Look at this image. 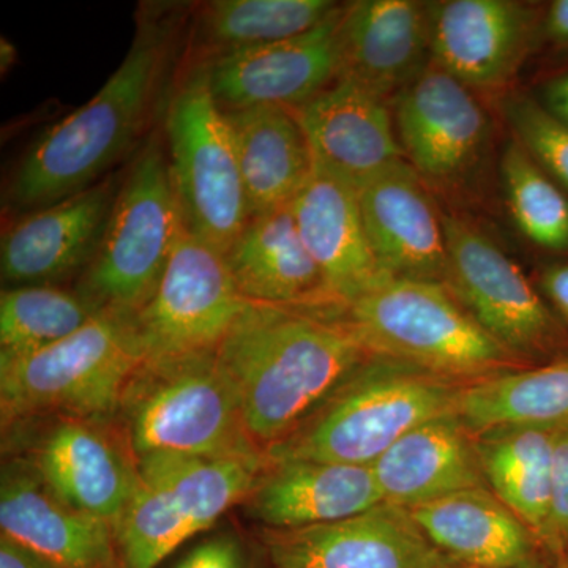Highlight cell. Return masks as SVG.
Returning a JSON list of instances; mask_svg holds the SVG:
<instances>
[{
	"instance_id": "277c9868",
	"label": "cell",
	"mask_w": 568,
	"mask_h": 568,
	"mask_svg": "<svg viewBox=\"0 0 568 568\" xmlns=\"http://www.w3.org/2000/svg\"><path fill=\"white\" fill-rule=\"evenodd\" d=\"M465 386L420 366L372 354L293 435L265 452L267 462L372 466L410 429L457 413Z\"/></svg>"
},
{
	"instance_id": "8fae6325",
	"label": "cell",
	"mask_w": 568,
	"mask_h": 568,
	"mask_svg": "<svg viewBox=\"0 0 568 568\" xmlns=\"http://www.w3.org/2000/svg\"><path fill=\"white\" fill-rule=\"evenodd\" d=\"M274 568H458L407 508L377 506L324 525L264 529Z\"/></svg>"
},
{
	"instance_id": "b9f144b4",
	"label": "cell",
	"mask_w": 568,
	"mask_h": 568,
	"mask_svg": "<svg viewBox=\"0 0 568 568\" xmlns=\"http://www.w3.org/2000/svg\"><path fill=\"white\" fill-rule=\"evenodd\" d=\"M547 568H568V551L567 548L560 549L555 552V560H552Z\"/></svg>"
},
{
	"instance_id": "5b68a950",
	"label": "cell",
	"mask_w": 568,
	"mask_h": 568,
	"mask_svg": "<svg viewBox=\"0 0 568 568\" xmlns=\"http://www.w3.org/2000/svg\"><path fill=\"white\" fill-rule=\"evenodd\" d=\"M144 361L136 313L102 310L47 349L0 355L2 424L37 416L111 420Z\"/></svg>"
},
{
	"instance_id": "44dd1931",
	"label": "cell",
	"mask_w": 568,
	"mask_h": 568,
	"mask_svg": "<svg viewBox=\"0 0 568 568\" xmlns=\"http://www.w3.org/2000/svg\"><path fill=\"white\" fill-rule=\"evenodd\" d=\"M267 529L339 521L384 503L372 466L316 459L267 462L245 500Z\"/></svg>"
},
{
	"instance_id": "83f0119b",
	"label": "cell",
	"mask_w": 568,
	"mask_h": 568,
	"mask_svg": "<svg viewBox=\"0 0 568 568\" xmlns=\"http://www.w3.org/2000/svg\"><path fill=\"white\" fill-rule=\"evenodd\" d=\"M559 429L497 428L474 436L487 487L548 551L552 450Z\"/></svg>"
},
{
	"instance_id": "8992f818",
	"label": "cell",
	"mask_w": 568,
	"mask_h": 568,
	"mask_svg": "<svg viewBox=\"0 0 568 568\" xmlns=\"http://www.w3.org/2000/svg\"><path fill=\"white\" fill-rule=\"evenodd\" d=\"M343 316L368 353L463 384L518 368L521 361L443 283L388 278L343 306Z\"/></svg>"
},
{
	"instance_id": "7bdbcfd3",
	"label": "cell",
	"mask_w": 568,
	"mask_h": 568,
	"mask_svg": "<svg viewBox=\"0 0 568 568\" xmlns=\"http://www.w3.org/2000/svg\"><path fill=\"white\" fill-rule=\"evenodd\" d=\"M458 568H473V567H458Z\"/></svg>"
},
{
	"instance_id": "9a60e30c",
	"label": "cell",
	"mask_w": 568,
	"mask_h": 568,
	"mask_svg": "<svg viewBox=\"0 0 568 568\" xmlns=\"http://www.w3.org/2000/svg\"><path fill=\"white\" fill-rule=\"evenodd\" d=\"M433 63L473 91H499L517 77L537 31L536 11L514 0L426 3Z\"/></svg>"
},
{
	"instance_id": "74e56055",
	"label": "cell",
	"mask_w": 568,
	"mask_h": 568,
	"mask_svg": "<svg viewBox=\"0 0 568 568\" xmlns=\"http://www.w3.org/2000/svg\"><path fill=\"white\" fill-rule=\"evenodd\" d=\"M544 290L549 301L568 320V264L552 265L545 272Z\"/></svg>"
},
{
	"instance_id": "d6a6232c",
	"label": "cell",
	"mask_w": 568,
	"mask_h": 568,
	"mask_svg": "<svg viewBox=\"0 0 568 568\" xmlns=\"http://www.w3.org/2000/svg\"><path fill=\"white\" fill-rule=\"evenodd\" d=\"M196 534L174 500L142 476L114 526L123 568H156Z\"/></svg>"
},
{
	"instance_id": "52a82bcc",
	"label": "cell",
	"mask_w": 568,
	"mask_h": 568,
	"mask_svg": "<svg viewBox=\"0 0 568 568\" xmlns=\"http://www.w3.org/2000/svg\"><path fill=\"white\" fill-rule=\"evenodd\" d=\"M185 227L162 142L138 153L92 263L77 291L99 310L140 313L151 301Z\"/></svg>"
},
{
	"instance_id": "1f68e13d",
	"label": "cell",
	"mask_w": 568,
	"mask_h": 568,
	"mask_svg": "<svg viewBox=\"0 0 568 568\" xmlns=\"http://www.w3.org/2000/svg\"><path fill=\"white\" fill-rule=\"evenodd\" d=\"M504 190L514 222L532 244L568 252V196L523 149L507 145L500 162Z\"/></svg>"
},
{
	"instance_id": "5bb4252c",
	"label": "cell",
	"mask_w": 568,
	"mask_h": 568,
	"mask_svg": "<svg viewBox=\"0 0 568 568\" xmlns=\"http://www.w3.org/2000/svg\"><path fill=\"white\" fill-rule=\"evenodd\" d=\"M312 153L313 166L361 190L405 162L387 99L353 78L338 77L293 110Z\"/></svg>"
},
{
	"instance_id": "2e32d148",
	"label": "cell",
	"mask_w": 568,
	"mask_h": 568,
	"mask_svg": "<svg viewBox=\"0 0 568 568\" xmlns=\"http://www.w3.org/2000/svg\"><path fill=\"white\" fill-rule=\"evenodd\" d=\"M119 186L110 175L11 224L0 246L3 283L51 284L84 272L102 244Z\"/></svg>"
},
{
	"instance_id": "f1b7e54d",
	"label": "cell",
	"mask_w": 568,
	"mask_h": 568,
	"mask_svg": "<svg viewBox=\"0 0 568 568\" xmlns=\"http://www.w3.org/2000/svg\"><path fill=\"white\" fill-rule=\"evenodd\" d=\"M138 466L142 478L163 489L200 534L246 500L267 459L153 454L138 459Z\"/></svg>"
},
{
	"instance_id": "f35d334b",
	"label": "cell",
	"mask_w": 568,
	"mask_h": 568,
	"mask_svg": "<svg viewBox=\"0 0 568 568\" xmlns=\"http://www.w3.org/2000/svg\"><path fill=\"white\" fill-rule=\"evenodd\" d=\"M544 32L558 47H568V0H556L544 18Z\"/></svg>"
},
{
	"instance_id": "d4e9b609",
	"label": "cell",
	"mask_w": 568,
	"mask_h": 568,
	"mask_svg": "<svg viewBox=\"0 0 568 568\" xmlns=\"http://www.w3.org/2000/svg\"><path fill=\"white\" fill-rule=\"evenodd\" d=\"M224 257L246 302L297 308L342 306L306 250L291 205L250 220Z\"/></svg>"
},
{
	"instance_id": "30bf717a",
	"label": "cell",
	"mask_w": 568,
	"mask_h": 568,
	"mask_svg": "<svg viewBox=\"0 0 568 568\" xmlns=\"http://www.w3.org/2000/svg\"><path fill=\"white\" fill-rule=\"evenodd\" d=\"M245 305L224 254L183 231L155 293L136 313L145 358L219 349Z\"/></svg>"
},
{
	"instance_id": "60d3db41",
	"label": "cell",
	"mask_w": 568,
	"mask_h": 568,
	"mask_svg": "<svg viewBox=\"0 0 568 568\" xmlns=\"http://www.w3.org/2000/svg\"><path fill=\"white\" fill-rule=\"evenodd\" d=\"M0 55H2V59H0L2 61V70L10 69L11 62L14 61V55H17L13 44L2 39V54Z\"/></svg>"
},
{
	"instance_id": "6da1fadb",
	"label": "cell",
	"mask_w": 568,
	"mask_h": 568,
	"mask_svg": "<svg viewBox=\"0 0 568 568\" xmlns=\"http://www.w3.org/2000/svg\"><path fill=\"white\" fill-rule=\"evenodd\" d=\"M250 436L264 452L293 435L372 355L343 306L246 302L216 349Z\"/></svg>"
},
{
	"instance_id": "4fadbf2b",
	"label": "cell",
	"mask_w": 568,
	"mask_h": 568,
	"mask_svg": "<svg viewBox=\"0 0 568 568\" xmlns=\"http://www.w3.org/2000/svg\"><path fill=\"white\" fill-rule=\"evenodd\" d=\"M394 119L405 159L424 182L462 181L487 148V111L473 89L435 63L398 92Z\"/></svg>"
},
{
	"instance_id": "7402d4cb",
	"label": "cell",
	"mask_w": 568,
	"mask_h": 568,
	"mask_svg": "<svg viewBox=\"0 0 568 568\" xmlns=\"http://www.w3.org/2000/svg\"><path fill=\"white\" fill-rule=\"evenodd\" d=\"M339 77L353 78L387 99L426 69L428 6L414 0L349 3L339 21Z\"/></svg>"
},
{
	"instance_id": "484cf974",
	"label": "cell",
	"mask_w": 568,
	"mask_h": 568,
	"mask_svg": "<svg viewBox=\"0 0 568 568\" xmlns=\"http://www.w3.org/2000/svg\"><path fill=\"white\" fill-rule=\"evenodd\" d=\"M223 112L237 153L250 220L293 203L313 171L312 153L294 111L254 106Z\"/></svg>"
},
{
	"instance_id": "e0dca14e",
	"label": "cell",
	"mask_w": 568,
	"mask_h": 568,
	"mask_svg": "<svg viewBox=\"0 0 568 568\" xmlns=\"http://www.w3.org/2000/svg\"><path fill=\"white\" fill-rule=\"evenodd\" d=\"M106 424L58 418L40 440L31 465L62 500L114 529L141 473L125 437L112 435Z\"/></svg>"
},
{
	"instance_id": "ab89813d",
	"label": "cell",
	"mask_w": 568,
	"mask_h": 568,
	"mask_svg": "<svg viewBox=\"0 0 568 568\" xmlns=\"http://www.w3.org/2000/svg\"><path fill=\"white\" fill-rule=\"evenodd\" d=\"M544 99L545 108L568 125V73L548 82Z\"/></svg>"
},
{
	"instance_id": "7c38bea8",
	"label": "cell",
	"mask_w": 568,
	"mask_h": 568,
	"mask_svg": "<svg viewBox=\"0 0 568 568\" xmlns=\"http://www.w3.org/2000/svg\"><path fill=\"white\" fill-rule=\"evenodd\" d=\"M343 7L313 31L293 39L224 52L205 69L223 111L254 106L297 110L335 82L342 70Z\"/></svg>"
},
{
	"instance_id": "3957f363",
	"label": "cell",
	"mask_w": 568,
	"mask_h": 568,
	"mask_svg": "<svg viewBox=\"0 0 568 568\" xmlns=\"http://www.w3.org/2000/svg\"><path fill=\"white\" fill-rule=\"evenodd\" d=\"M118 416L136 459L153 454L267 459L250 436L216 351L145 358L123 390Z\"/></svg>"
},
{
	"instance_id": "9c48e42d",
	"label": "cell",
	"mask_w": 568,
	"mask_h": 568,
	"mask_svg": "<svg viewBox=\"0 0 568 568\" xmlns=\"http://www.w3.org/2000/svg\"><path fill=\"white\" fill-rule=\"evenodd\" d=\"M446 286L493 338L519 358L555 354L566 334L532 284L476 224L443 215Z\"/></svg>"
},
{
	"instance_id": "ba28073f",
	"label": "cell",
	"mask_w": 568,
	"mask_h": 568,
	"mask_svg": "<svg viewBox=\"0 0 568 568\" xmlns=\"http://www.w3.org/2000/svg\"><path fill=\"white\" fill-rule=\"evenodd\" d=\"M166 140L183 227L226 254L250 222V212L233 136L205 70H197L174 93Z\"/></svg>"
},
{
	"instance_id": "4dcf8cb0",
	"label": "cell",
	"mask_w": 568,
	"mask_h": 568,
	"mask_svg": "<svg viewBox=\"0 0 568 568\" xmlns=\"http://www.w3.org/2000/svg\"><path fill=\"white\" fill-rule=\"evenodd\" d=\"M99 312L77 290L52 284L7 287L0 297V355L22 357L47 349L80 331Z\"/></svg>"
},
{
	"instance_id": "836d02e7",
	"label": "cell",
	"mask_w": 568,
	"mask_h": 568,
	"mask_svg": "<svg viewBox=\"0 0 568 568\" xmlns=\"http://www.w3.org/2000/svg\"><path fill=\"white\" fill-rule=\"evenodd\" d=\"M504 111L515 140L532 156L534 162L568 190V125L525 95H514Z\"/></svg>"
},
{
	"instance_id": "ffe728a7",
	"label": "cell",
	"mask_w": 568,
	"mask_h": 568,
	"mask_svg": "<svg viewBox=\"0 0 568 568\" xmlns=\"http://www.w3.org/2000/svg\"><path fill=\"white\" fill-rule=\"evenodd\" d=\"M290 205L302 241L339 305L392 278L369 245L353 186L313 166Z\"/></svg>"
},
{
	"instance_id": "7a4b0ae2",
	"label": "cell",
	"mask_w": 568,
	"mask_h": 568,
	"mask_svg": "<svg viewBox=\"0 0 568 568\" xmlns=\"http://www.w3.org/2000/svg\"><path fill=\"white\" fill-rule=\"evenodd\" d=\"M170 43L168 22H141L132 47L103 88L52 125L22 156L10 182L13 207L37 211L102 181L144 130Z\"/></svg>"
},
{
	"instance_id": "cb8c5ba5",
	"label": "cell",
	"mask_w": 568,
	"mask_h": 568,
	"mask_svg": "<svg viewBox=\"0 0 568 568\" xmlns=\"http://www.w3.org/2000/svg\"><path fill=\"white\" fill-rule=\"evenodd\" d=\"M425 536L473 568H547L536 534L488 487L409 508Z\"/></svg>"
},
{
	"instance_id": "8d00e7d4",
	"label": "cell",
	"mask_w": 568,
	"mask_h": 568,
	"mask_svg": "<svg viewBox=\"0 0 568 568\" xmlns=\"http://www.w3.org/2000/svg\"><path fill=\"white\" fill-rule=\"evenodd\" d=\"M0 568H62L20 541L0 536Z\"/></svg>"
},
{
	"instance_id": "d590c367",
	"label": "cell",
	"mask_w": 568,
	"mask_h": 568,
	"mask_svg": "<svg viewBox=\"0 0 568 568\" xmlns=\"http://www.w3.org/2000/svg\"><path fill=\"white\" fill-rule=\"evenodd\" d=\"M174 568H248L234 537L219 536L193 548Z\"/></svg>"
},
{
	"instance_id": "603a6c76",
	"label": "cell",
	"mask_w": 568,
	"mask_h": 568,
	"mask_svg": "<svg viewBox=\"0 0 568 568\" xmlns=\"http://www.w3.org/2000/svg\"><path fill=\"white\" fill-rule=\"evenodd\" d=\"M384 503L414 508L487 487L476 437L457 413L443 414L407 432L372 465Z\"/></svg>"
},
{
	"instance_id": "4316f807",
	"label": "cell",
	"mask_w": 568,
	"mask_h": 568,
	"mask_svg": "<svg viewBox=\"0 0 568 568\" xmlns=\"http://www.w3.org/2000/svg\"><path fill=\"white\" fill-rule=\"evenodd\" d=\"M457 414L473 436L497 428L568 426V357L466 384Z\"/></svg>"
},
{
	"instance_id": "e575fe53",
	"label": "cell",
	"mask_w": 568,
	"mask_h": 568,
	"mask_svg": "<svg viewBox=\"0 0 568 568\" xmlns=\"http://www.w3.org/2000/svg\"><path fill=\"white\" fill-rule=\"evenodd\" d=\"M568 544V426L556 436L551 466V515H549V551H560Z\"/></svg>"
},
{
	"instance_id": "ac0fdd59",
	"label": "cell",
	"mask_w": 568,
	"mask_h": 568,
	"mask_svg": "<svg viewBox=\"0 0 568 568\" xmlns=\"http://www.w3.org/2000/svg\"><path fill=\"white\" fill-rule=\"evenodd\" d=\"M357 196L369 245L386 274L446 284L443 215L406 160L366 183Z\"/></svg>"
},
{
	"instance_id": "f546056e",
	"label": "cell",
	"mask_w": 568,
	"mask_h": 568,
	"mask_svg": "<svg viewBox=\"0 0 568 568\" xmlns=\"http://www.w3.org/2000/svg\"><path fill=\"white\" fill-rule=\"evenodd\" d=\"M338 9L331 0H215L205 3L200 32L224 54L302 36Z\"/></svg>"
},
{
	"instance_id": "d6986e66",
	"label": "cell",
	"mask_w": 568,
	"mask_h": 568,
	"mask_svg": "<svg viewBox=\"0 0 568 568\" xmlns=\"http://www.w3.org/2000/svg\"><path fill=\"white\" fill-rule=\"evenodd\" d=\"M0 528L62 568H115L114 529L71 507L24 462L3 467Z\"/></svg>"
}]
</instances>
